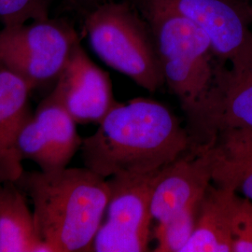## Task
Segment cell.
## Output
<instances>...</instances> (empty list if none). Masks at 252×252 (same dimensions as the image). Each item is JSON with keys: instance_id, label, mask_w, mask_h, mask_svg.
Returning a JSON list of instances; mask_svg holds the SVG:
<instances>
[{"instance_id": "7", "label": "cell", "mask_w": 252, "mask_h": 252, "mask_svg": "<svg viewBox=\"0 0 252 252\" xmlns=\"http://www.w3.org/2000/svg\"><path fill=\"white\" fill-rule=\"evenodd\" d=\"M159 172L109 178L107 220L100 225L92 252H148L151 200Z\"/></svg>"}, {"instance_id": "20", "label": "cell", "mask_w": 252, "mask_h": 252, "mask_svg": "<svg viewBox=\"0 0 252 252\" xmlns=\"http://www.w3.org/2000/svg\"><path fill=\"white\" fill-rule=\"evenodd\" d=\"M1 183H2V182H0V185H1Z\"/></svg>"}, {"instance_id": "6", "label": "cell", "mask_w": 252, "mask_h": 252, "mask_svg": "<svg viewBox=\"0 0 252 252\" xmlns=\"http://www.w3.org/2000/svg\"><path fill=\"white\" fill-rule=\"evenodd\" d=\"M218 61L212 85L186 128L189 150L207 146L227 129L252 130V38L230 61Z\"/></svg>"}, {"instance_id": "18", "label": "cell", "mask_w": 252, "mask_h": 252, "mask_svg": "<svg viewBox=\"0 0 252 252\" xmlns=\"http://www.w3.org/2000/svg\"><path fill=\"white\" fill-rule=\"evenodd\" d=\"M233 252H252V201L236 195L232 217Z\"/></svg>"}, {"instance_id": "8", "label": "cell", "mask_w": 252, "mask_h": 252, "mask_svg": "<svg viewBox=\"0 0 252 252\" xmlns=\"http://www.w3.org/2000/svg\"><path fill=\"white\" fill-rule=\"evenodd\" d=\"M77 123L50 94L23 126L17 149L23 160L36 163L43 172L63 169L81 149Z\"/></svg>"}, {"instance_id": "3", "label": "cell", "mask_w": 252, "mask_h": 252, "mask_svg": "<svg viewBox=\"0 0 252 252\" xmlns=\"http://www.w3.org/2000/svg\"><path fill=\"white\" fill-rule=\"evenodd\" d=\"M143 16L153 33L164 83L178 97L187 123L212 85L218 59L209 36L175 10L143 0Z\"/></svg>"}, {"instance_id": "15", "label": "cell", "mask_w": 252, "mask_h": 252, "mask_svg": "<svg viewBox=\"0 0 252 252\" xmlns=\"http://www.w3.org/2000/svg\"><path fill=\"white\" fill-rule=\"evenodd\" d=\"M0 252H49L36 233L27 194L12 181L0 185Z\"/></svg>"}, {"instance_id": "16", "label": "cell", "mask_w": 252, "mask_h": 252, "mask_svg": "<svg viewBox=\"0 0 252 252\" xmlns=\"http://www.w3.org/2000/svg\"><path fill=\"white\" fill-rule=\"evenodd\" d=\"M201 201L202 199L162 222H157L154 237L158 245L154 252H182L193 234Z\"/></svg>"}, {"instance_id": "2", "label": "cell", "mask_w": 252, "mask_h": 252, "mask_svg": "<svg viewBox=\"0 0 252 252\" xmlns=\"http://www.w3.org/2000/svg\"><path fill=\"white\" fill-rule=\"evenodd\" d=\"M33 204L36 233L49 252H92L107 211L108 180L87 167L24 171L15 182Z\"/></svg>"}, {"instance_id": "1", "label": "cell", "mask_w": 252, "mask_h": 252, "mask_svg": "<svg viewBox=\"0 0 252 252\" xmlns=\"http://www.w3.org/2000/svg\"><path fill=\"white\" fill-rule=\"evenodd\" d=\"M188 132L161 103L135 98L112 108L84 138V166L103 178L161 170L189 150Z\"/></svg>"}, {"instance_id": "19", "label": "cell", "mask_w": 252, "mask_h": 252, "mask_svg": "<svg viewBox=\"0 0 252 252\" xmlns=\"http://www.w3.org/2000/svg\"><path fill=\"white\" fill-rule=\"evenodd\" d=\"M66 7L78 11L81 15H85L91 10L95 9L100 5L112 0H63Z\"/></svg>"}, {"instance_id": "9", "label": "cell", "mask_w": 252, "mask_h": 252, "mask_svg": "<svg viewBox=\"0 0 252 252\" xmlns=\"http://www.w3.org/2000/svg\"><path fill=\"white\" fill-rule=\"evenodd\" d=\"M52 95L77 124H98L117 105L108 73L94 63L81 42L55 81Z\"/></svg>"}, {"instance_id": "5", "label": "cell", "mask_w": 252, "mask_h": 252, "mask_svg": "<svg viewBox=\"0 0 252 252\" xmlns=\"http://www.w3.org/2000/svg\"><path fill=\"white\" fill-rule=\"evenodd\" d=\"M79 43L77 31L63 19L4 27L0 30V64L34 90L57 81Z\"/></svg>"}, {"instance_id": "12", "label": "cell", "mask_w": 252, "mask_h": 252, "mask_svg": "<svg viewBox=\"0 0 252 252\" xmlns=\"http://www.w3.org/2000/svg\"><path fill=\"white\" fill-rule=\"evenodd\" d=\"M32 90L27 81L0 64V182H16L25 171L17 138L32 114Z\"/></svg>"}, {"instance_id": "4", "label": "cell", "mask_w": 252, "mask_h": 252, "mask_svg": "<svg viewBox=\"0 0 252 252\" xmlns=\"http://www.w3.org/2000/svg\"><path fill=\"white\" fill-rule=\"evenodd\" d=\"M83 17L91 47L103 62L149 92L162 87V66L143 15L127 2L112 0Z\"/></svg>"}, {"instance_id": "10", "label": "cell", "mask_w": 252, "mask_h": 252, "mask_svg": "<svg viewBox=\"0 0 252 252\" xmlns=\"http://www.w3.org/2000/svg\"><path fill=\"white\" fill-rule=\"evenodd\" d=\"M175 10L209 36L218 61L225 63L252 38V7L238 0H152Z\"/></svg>"}, {"instance_id": "11", "label": "cell", "mask_w": 252, "mask_h": 252, "mask_svg": "<svg viewBox=\"0 0 252 252\" xmlns=\"http://www.w3.org/2000/svg\"><path fill=\"white\" fill-rule=\"evenodd\" d=\"M211 181L209 147L188 150L159 172L151 200L153 220L162 222L198 202Z\"/></svg>"}, {"instance_id": "14", "label": "cell", "mask_w": 252, "mask_h": 252, "mask_svg": "<svg viewBox=\"0 0 252 252\" xmlns=\"http://www.w3.org/2000/svg\"><path fill=\"white\" fill-rule=\"evenodd\" d=\"M236 191L210 184L199 207L193 234L182 252H233L232 217Z\"/></svg>"}, {"instance_id": "17", "label": "cell", "mask_w": 252, "mask_h": 252, "mask_svg": "<svg viewBox=\"0 0 252 252\" xmlns=\"http://www.w3.org/2000/svg\"><path fill=\"white\" fill-rule=\"evenodd\" d=\"M55 0H0V21L4 27L49 18Z\"/></svg>"}, {"instance_id": "13", "label": "cell", "mask_w": 252, "mask_h": 252, "mask_svg": "<svg viewBox=\"0 0 252 252\" xmlns=\"http://www.w3.org/2000/svg\"><path fill=\"white\" fill-rule=\"evenodd\" d=\"M207 146L212 157V181L217 186L241 191L252 201V130L220 131Z\"/></svg>"}]
</instances>
